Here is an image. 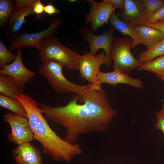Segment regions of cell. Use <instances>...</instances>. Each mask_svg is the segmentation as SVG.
Segmentation results:
<instances>
[{"label": "cell", "mask_w": 164, "mask_h": 164, "mask_svg": "<svg viewBox=\"0 0 164 164\" xmlns=\"http://www.w3.org/2000/svg\"><path fill=\"white\" fill-rule=\"evenodd\" d=\"M38 105L45 117L66 128L63 139L72 144L76 143L80 135L104 132L117 114L99 86L76 95L64 106Z\"/></svg>", "instance_id": "1"}, {"label": "cell", "mask_w": 164, "mask_h": 164, "mask_svg": "<svg viewBox=\"0 0 164 164\" xmlns=\"http://www.w3.org/2000/svg\"><path fill=\"white\" fill-rule=\"evenodd\" d=\"M15 97L24 106L34 139L42 145V152L56 161L69 163L73 158L81 155L82 148L78 143H70L62 139L50 128L38 104L29 95L20 94Z\"/></svg>", "instance_id": "2"}, {"label": "cell", "mask_w": 164, "mask_h": 164, "mask_svg": "<svg viewBox=\"0 0 164 164\" xmlns=\"http://www.w3.org/2000/svg\"><path fill=\"white\" fill-rule=\"evenodd\" d=\"M37 49L43 61L53 60L69 70H79L82 56L63 45L53 35L43 39Z\"/></svg>", "instance_id": "3"}, {"label": "cell", "mask_w": 164, "mask_h": 164, "mask_svg": "<svg viewBox=\"0 0 164 164\" xmlns=\"http://www.w3.org/2000/svg\"><path fill=\"white\" fill-rule=\"evenodd\" d=\"M43 62V64L38 69V73L46 78L52 88L58 94L75 93L79 95L96 86L91 84L82 85L74 83L64 76L63 67L61 64L53 60Z\"/></svg>", "instance_id": "4"}, {"label": "cell", "mask_w": 164, "mask_h": 164, "mask_svg": "<svg viewBox=\"0 0 164 164\" xmlns=\"http://www.w3.org/2000/svg\"><path fill=\"white\" fill-rule=\"evenodd\" d=\"M132 39L130 36L114 38L110 49V56L114 62V70L129 75L134 69L141 64L136 59L131 51Z\"/></svg>", "instance_id": "5"}, {"label": "cell", "mask_w": 164, "mask_h": 164, "mask_svg": "<svg viewBox=\"0 0 164 164\" xmlns=\"http://www.w3.org/2000/svg\"><path fill=\"white\" fill-rule=\"evenodd\" d=\"M3 120L9 125L11 130L8 135L9 141L19 145L34 139L27 117L7 112L3 115Z\"/></svg>", "instance_id": "6"}, {"label": "cell", "mask_w": 164, "mask_h": 164, "mask_svg": "<svg viewBox=\"0 0 164 164\" xmlns=\"http://www.w3.org/2000/svg\"><path fill=\"white\" fill-rule=\"evenodd\" d=\"M62 22L61 19H55L51 21L47 28L40 32L32 33L23 32L13 36L9 40V50L12 51L26 46L37 48L43 39L53 35Z\"/></svg>", "instance_id": "7"}, {"label": "cell", "mask_w": 164, "mask_h": 164, "mask_svg": "<svg viewBox=\"0 0 164 164\" xmlns=\"http://www.w3.org/2000/svg\"><path fill=\"white\" fill-rule=\"evenodd\" d=\"M16 55V59L12 63L0 70V74L9 77L19 87L24 89L26 84L31 82L36 73L29 70L24 64L21 48L18 50Z\"/></svg>", "instance_id": "8"}, {"label": "cell", "mask_w": 164, "mask_h": 164, "mask_svg": "<svg viewBox=\"0 0 164 164\" xmlns=\"http://www.w3.org/2000/svg\"><path fill=\"white\" fill-rule=\"evenodd\" d=\"M104 64L109 67L108 59L103 51L97 55L90 53L84 55L78 70L81 77L87 80L89 84L95 85L97 77L100 72V68Z\"/></svg>", "instance_id": "9"}, {"label": "cell", "mask_w": 164, "mask_h": 164, "mask_svg": "<svg viewBox=\"0 0 164 164\" xmlns=\"http://www.w3.org/2000/svg\"><path fill=\"white\" fill-rule=\"evenodd\" d=\"M87 1L92 5L89 13L86 15L85 22L86 24L91 23L90 30L93 32L100 27L108 24L111 14L118 8L104 0L100 2Z\"/></svg>", "instance_id": "10"}, {"label": "cell", "mask_w": 164, "mask_h": 164, "mask_svg": "<svg viewBox=\"0 0 164 164\" xmlns=\"http://www.w3.org/2000/svg\"><path fill=\"white\" fill-rule=\"evenodd\" d=\"M114 31L112 29L101 35L97 36L94 34L89 28H84L80 31V33L82 38L89 44L90 49V53L95 55L99 49H103L108 59L109 67L111 65L112 60L110 56V52L114 38Z\"/></svg>", "instance_id": "11"}, {"label": "cell", "mask_w": 164, "mask_h": 164, "mask_svg": "<svg viewBox=\"0 0 164 164\" xmlns=\"http://www.w3.org/2000/svg\"><path fill=\"white\" fill-rule=\"evenodd\" d=\"M125 7L121 19L134 26L149 22V18L142 0H124Z\"/></svg>", "instance_id": "12"}, {"label": "cell", "mask_w": 164, "mask_h": 164, "mask_svg": "<svg viewBox=\"0 0 164 164\" xmlns=\"http://www.w3.org/2000/svg\"><path fill=\"white\" fill-rule=\"evenodd\" d=\"M102 83L107 84L113 86L119 84H123L138 88L144 87V84L140 79L133 78L129 75L114 70L108 73L100 71L97 77L95 85L101 86Z\"/></svg>", "instance_id": "13"}, {"label": "cell", "mask_w": 164, "mask_h": 164, "mask_svg": "<svg viewBox=\"0 0 164 164\" xmlns=\"http://www.w3.org/2000/svg\"><path fill=\"white\" fill-rule=\"evenodd\" d=\"M12 153L16 164H43L41 152L30 142L18 145Z\"/></svg>", "instance_id": "14"}, {"label": "cell", "mask_w": 164, "mask_h": 164, "mask_svg": "<svg viewBox=\"0 0 164 164\" xmlns=\"http://www.w3.org/2000/svg\"><path fill=\"white\" fill-rule=\"evenodd\" d=\"M111 24L123 35L130 37L132 39V48H133L142 42L137 33L134 26L131 24L125 22L119 18L113 12L109 19Z\"/></svg>", "instance_id": "15"}, {"label": "cell", "mask_w": 164, "mask_h": 164, "mask_svg": "<svg viewBox=\"0 0 164 164\" xmlns=\"http://www.w3.org/2000/svg\"><path fill=\"white\" fill-rule=\"evenodd\" d=\"M134 28L142 42L148 49L155 43L164 39V34L152 27L144 25L134 26Z\"/></svg>", "instance_id": "16"}, {"label": "cell", "mask_w": 164, "mask_h": 164, "mask_svg": "<svg viewBox=\"0 0 164 164\" xmlns=\"http://www.w3.org/2000/svg\"><path fill=\"white\" fill-rule=\"evenodd\" d=\"M33 6L26 7L19 10H15L6 25L9 33H12L19 31L26 22V17L34 14Z\"/></svg>", "instance_id": "17"}, {"label": "cell", "mask_w": 164, "mask_h": 164, "mask_svg": "<svg viewBox=\"0 0 164 164\" xmlns=\"http://www.w3.org/2000/svg\"><path fill=\"white\" fill-rule=\"evenodd\" d=\"M24 92V89L19 87L10 77L0 74V95L15 98L16 96Z\"/></svg>", "instance_id": "18"}, {"label": "cell", "mask_w": 164, "mask_h": 164, "mask_svg": "<svg viewBox=\"0 0 164 164\" xmlns=\"http://www.w3.org/2000/svg\"><path fill=\"white\" fill-rule=\"evenodd\" d=\"M0 106L10 110L15 114L27 117L24 106L16 97H10L0 95Z\"/></svg>", "instance_id": "19"}, {"label": "cell", "mask_w": 164, "mask_h": 164, "mask_svg": "<svg viewBox=\"0 0 164 164\" xmlns=\"http://www.w3.org/2000/svg\"><path fill=\"white\" fill-rule=\"evenodd\" d=\"M138 71H147L155 74L161 79L164 77V55L153 60L142 63Z\"/></svg>", "instance_id": "20"}, {"label": "cell", "mask_w": 164, "mask_h": 164, "mask_svg": "<svg viewBox=\"0 0 164 164\" xmlns=\"http://www.w3.org/2000/svg\"><path fill=\"white\" fill-rule=\"evenodd\" d=\"M164 55V39L155 43L142 53L138 60L141 63L150 61Z\"/></svg>", "instance_id": "21"}, {"label": "cell", "mask_w": 164, "mask_h": 164, "mask_svg": "<svg viewBox=\"0 0 164 164\" xmlns=\"http://www.w3.org/2000/svg\"><path fill=\"white\" fill-rule=\"evenodd\" d=\"M15 10V1L0 0V26L6 25L12 14Z\"/></svg>", "instance_id": "22"}, {"label": "cell", "mask_w": 164, "mask_h": 164, "mask_svg": "<svg viewBox=\"0 0 164 164\" xmlns=\"http://www.w3.org/2000/svg\"><path fill=\"white\" fill-rule=\"evenodd\" d=\"M17 55L11 52L6 47L2 40H0V68H2L5 66L16 59Z\"/></svg>", "instance_id": "23"}, {"label": "cell", "mask_w": 164, "mask_h": 164, "mask_svg": "<svg viewBox=\"0 0 164 164\" xmlns=\"http://www.w3.org/2000/svg\"><path fill=\"white\" fill-rule=\"evenodd\" d=\"M150 18L164 6L163 0H142Z\"/></svg>", "instance_id": "24"}, {"label": "cell", "mask_w": 164, "mask_h": 164, "mask_svg": "<svg viewBox=\"0 0 164 164\" xmlns=\"http://www.w3.org/2000/svg\"><path fill=\"white\" fill-rule=\"evenodd\" d=\"M156 121L153 126L157 130L161 131L164 135V104L162 102L161 109L158 111H155ZM164 139V138H163Z\"/></svg>", "instance_id": "25"}, {"label": "cell", "mask_w": 164, "mask_h": 164, "mask_svg": "<svg viewBox=\"0 0 164 164\" xmlns=\"http://www.w3.org/2000/svg\"><path fill=\"white\" fill-rule=\"evenodd\" d=\"M36 1V0H15V10H19L26 7L33 6Z\"/></svg>", "instance_id": "26"}, {"label": "cell", "mask_w": 164, "mask_h": 164, "mask_svg": "<svg viewBox=\"0 0 164 164\" xmlns=\"http://www.w3.org/2000/svg\"><path fill=\"white\" fill-rule=\"evenodd\" d=\"M144 25L156 29L164 34V22L159 20L153 22H147Z\"/></svg>", "instance_id": "27"}, {"label": "cell", "mask_w": 164, "mask_h": 164, "mask_svg": "<svg viewBox=\"0 0 164 164\" xmlns=\"http://www.w3.org/2000/svg\"><path fill=\"white\" fill-rule=\"evenodd\" d=\"M44 12L47 14L51 15L59 14L60 13V11L52 4L49 3L45 6Z\"/></svg>", "instance_id": "28"}, {"label": "cell", "mask_w": 164, "mask_h": 164, "mask_svg": "<svg viewBox=\"0 0 164 164\" xmlns=\"http://www.w3.org/2000/svg\"><path fill=\"white\" fill-rule=\"evenodd\" d=\"M164 17V6L159 9L149 19V22L160 20Z\"/></svg>", "instance_id": "29"}, {"label": "cell", "mask_w": 164, "mask_h": 164, "mask_svg": "<svg viewBox=\"0 0 164 164\" xmlns=\"http://www.w3.org/2000/svg\"><path fill=\"white\" fill-rule=\"evenodd\" d=\"M45 6L40 0H36L33 7V11L34 14L37 15L41 14L44 11Z\"/></svg>", "instance_id": "30"}, {"label": "cell", "mask_w": 164, "mask_h": 164, "mask_svg": "<svg viewBox=\"0 0 164 164\" xmlns=\"http://www.w3.org/2000/svg\"><path fill=\"white\" fill-rule=\"evenodd\" d=\"M106 2L110 3L114 6L118 8L123 11L125 7L124 0H104Z\"/></svg>", "instance_id": "31"}, {"label": "cell", "mask_w": 164, "mask_h": 164, "mask_svg": "<svg viewBox=\"0 0 164 164\" xmlns=\"http://www.w3.org/2000/svg\"><path fill=\"white\" fill-rule=\"evenodd\" d=\"M69 2H75V1H77L76 0H69Z\"/></svg>", "instance_id": "32"}, {"label": "cell", "mask_w": 164, "mask_h": 164, "mask_svg": "<svg viewBox=\"0 0 164 164\" xmlns=\"http://www.w3.org/2000/svg\"><path fill=\"white\" fill-rule=\"evenodd\" d=\"M161 21L164 22V17L161 20H160Z\"/></svg>", "instance_id": "33"}, {"label": "cell", "mask_w": 164, "mask_h": 164, "mask_svg": "<svg viewBox=\"0 0 164 164\" xmlns=\"http://www.w3.org/2000/svg\"><path fill=\"white\" fill-rule=\"evenodd\" d=\"M161 79H162L164 81V77H163V78H162Z\"/></svg>", "instance_id": "34"}, {"label": "cell", "mask_w": 164, "mask_h": 164, "mask_svg": "<svg viewBox=\"0 0 164 164\" xmlns=\"http://www.w3.org/2000/svg\"></svg>", "instance_id": "35"}]
</instances>
